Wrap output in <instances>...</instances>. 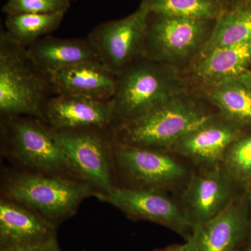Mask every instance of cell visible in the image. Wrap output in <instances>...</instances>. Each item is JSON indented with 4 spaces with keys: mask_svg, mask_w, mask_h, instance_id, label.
I'll use <instances>...</instances> for the list:
<instances>
[{
    "mask_svg": "<svg viewBox=\"0 0 251 251\" xmlns=\"http://www.w3.org/2000/svg\"><path fill=\"white\" fill-rule=\"evenodd\" d=\"M141 4L151 12L197 19L216 20L224 11L219 0H142Z\"/></svg>",
    "mask_w": 251,
    "mask_h": 251,
    "instance_id": "cell-22",
    "label": "cell"
},
{
    "mask_svg": "<svg viewBox=\"0 0 251 251\" xmlns=\"http://www.w3.org/2000/svg\"><path fill=\"white\" fill-rule=\"evenodd\" d=\"M251 71V41H249L201 56L186 74L192 85L201 88Z\"/></svg>",
    "mask_w": 251,
    "mask_h": 251,
    "instance_id": "cell-16",
    "label": "cell"
},
{
    "mask_svg": "<svg viewBox=\"0 0 251 251\" xmlns=\"http://www.w3.org/2000/svg\"><path fill=\"white\" fill-rule=\"evenodd\" d=\"M216 21L150 11L141 56L186 73L201 55Z\"/></svg>",
    "mask_w": 251,
    "mask_h": 251,
    "instance_id": "cell-6",
    "label": "cell"
},
{
    "mask_svg": "<svg viewBox=\"0 0 251 251\" xmlns=\"http://www.w3.org/2000/svg\"><path fill=\"white\" fill-rule=\"evenodd\" d=\"M116 75L102 63L87 62L50 74L55 94L111 100Z\"/></svg>",
    "mask_w": 251,
    "mask_h": 251,
    "instance_id": "cell-17",
    "label": "cell"
},
{
    "mask_svg": "<svg viewBox=\"0 0 251 251\" xmlns=\"http://www.w3.org/2000/svg\"><path fill=\"white\" fill-rule=\"evenodd\" d=\"M53 131L74 173L93 188L97 199L117 186L115 140L110 128L85 127Z\"/></svg>",
    "mask_w": 251,
    "mask_h": 251,
    "instance_id": "cell-8",
    "label": "cell"
},
{
    "mask_svg": "<svg viewBox=\"0 0 251 251\" xmlns=\"http://www.w3.org/2000/svg\"><path fill=\"white\" fill-rule=\"evenodd\" d=\"M117 185L135 188L181 193L195 168L191 163L168 150L140 148L115 142Z\"/></svg>",
    "mask_w": 251,
    "mask_h": 251,
    "instance_id": "cell-7",
    "label": "cell"
},
{
    "mask_svg": "<svg viewBox=\"0 0 251 251\" xmlns=\"http://www.w3.org/2000/svg\"><path fill=\"white\" fill-rule=\"evenodd\" d=\"M247 0H219L220 2L221 3L222 6H224V11L226 10L232 9L237 5L244 2Z\"/></svg>",
    "mask_w": 251,
    "mask_h": 251,
    "instance_id": "cell-26",
    "label": "cell"
},
{
    "mask_svg": "<svg viewBox=\"0 0 251 251\" xmlns=\"http://www.w3.org/2000/svg\"><path fill=\"white\" fill-rule=\"evenodd\" d=\"M149 12L140 4L131 14L100 23L87 36L100 62L116 76L141 56Z\"/></svg>",
    "mask_w": 251,
    "mask_h": 251,
    "instance_id": "cell-11",
    "label": "cell"
},
{
    "mask_svg": "<svg viewBox=\"0 0 251 251\" xmlns=\"http://www.w3.org/2000/svg\"><path fill=\"white\" fill-rule=\"evenodd\" d=\"M247 192L220 164L195 168L178 199L193 229L215 217Z\"/></svg>",
    "mask_w": 251,
    "mask_h": 251,
    "instance_id": "cell-10",
    "label": "cell"
},
{
    "mask_svg": "<svg viewBox=\"0 0 251 251\" xmlns=\"http://www.w3.org/2000/svg\"><path fill=\"white\" fill-rule=\"evenodd\" d=\"M240 251H251V237Z\"/></svg>",
    "mask_w": 251,
    "mask_h": 251,
    "instance_id": "cell-28",
    "label": "cell"
},
{
    "mask_svg": "<svg viewBox=\"0 0 251 251\" xmlns=\"http://www.w3.org/2000/svg\"><path fill=\"white\" fill-rule=\"evenodd\" d=\"M152 251H188L184 247V244H173L162 249H155Z\"/></svg>",
    "mask_w": 251,
    "mask_h": 251,
    "instance_id": "cell-27",
    "label": "cell"
},
{
    "mask_svg": "<svg viewBox=\"0 0 251 251\" xmlns=\"http://www.w3.org/2000/svg\"><path fill=\"white\" fill-rule=\"evenodd\" d=\"M72 1H76V0H72Z\"/></svg>",
    "mask_w": 251,
    "mask_h": 251,
    "instance_id": "cell-30",
    "label": "cell"
},
{
    "mask_svg": "<svg viewBox=\"0 0 251 251\" xmlns=\"http://www.w3.org/2000/svg\"><path fill=\"white\" fill-rule=\"evenodd\" d=\"M1 197L29 206L58 228L76 214L81 204L97 197L93 188L67 175L46 174L4 168Z\"/></svg>",
    "mask_w": 251,
    "mask_h": 251,
    "instance_id": "cell-2",
    "label": "cell"
},
{
    "mask_svg": "<svg viewBox=\"0 0 251 251\" xmlns=\"http://www.w3.org/2000/svg\"><path fill=\"white\" fill-rule=\"evenodd\" d=\"M99 201L108 203L133 221H145L171 229L185 241L192 232L179 199L158 190L117 185Z\"/></svg>",
    "mask_w": 251,
    "mask_h": 251,
    "instance_id": "cell-9",
    "label": "cell"
},
{
    "mask_svg": "<svg viewBox=\"0 0 251 251\" xmlns=\"http://www.w3.org/2000/svg\"><path fill=\"white\" fill-rule=\"evenodd\" d=\"M251 237L247 191L215 217L195 226L184 244L188 251H240Z\"/></svg>",
    "mask_w": 251,
    "mask_h": 251,
    "instance_id": "cell-12",
    "label": "cell"
},
{
    "mask_svg": "<svg viewBox=\"0 0 251 251\" xmlns=\"http://www.w3.org/2000/svg\"><path fill=\"white\" fill-rule=\"evenodd\" d=\"M66 14H17L6 16L4 31L18 45L27 48L49 36L60 25Z\"/></svg>",
    "mask_w": 251,
    "mask_h": 251,
    "instance_id": "cell-21",
    "label": "cell"
},
{
    "mask_svg": "<svg viewBox=\"0 0 251 251\" xmlns=\"http://www.w3.org/2000/svg\"><path fill=\"white\" fill-rule=\"evenodd\" d=\"M1 156L21 171L77 177L53 130L36 117L0 118Z\"/></svg>",
    "mask_w": 251,
    "mask_h": 251,
    "instance_id": "cell-5",
    "label": "cell"
},
{
    "mask_svg": "<svg viewBox=\"0 0 251 251\" xmlns=\"http://www.w3.org/2000/svg\"><path fill=\"white\" fill-rule=\"evenodd\" d=\"M249 41H251V0L226 10L216 19L200 57L219 48Z\"/></svg>",
    "mask_w": 251,
    "mask_h": 251,
    "instance_id": "cell-20",
    "label": "cell"
},
{
    "mask_svg": "<svg viewBox=\"0 0 251 251\" xmlns=\"http://www.w3.org/2000/svg\"><path fill=\"white\" fill-rule=\"evenodd\" d=\"M248 195H249V203H250L251 212V186L248 191Z\"/></svg>",
    "mask_w": 251,
    "mask_h": 251,
    "instance_id": "cell-29",
    "label": "cell"
},
{
    "mask_svg": "<svg viewBox=\"0 0 251 251\" xmlns=\"http://www.w3.org/2000/svg\"><path fill=\"white\" fill-rule=\"evenodd\" d=\"M27 50L33 61L49 75L84 63L100 62L87 37L64 39L46 36L28 46Z\"/></svg>",
    "mask_w": 251,
    "mask_h": 251,
    "instance_id": "cell-18",
    "label": "cell"
},
{
    "mask_svg": "<svg viewBox=\"0 0 251 251\" xmlns=\"http://www.w3.org/2000/svg\"><path fill=\"white\" fill-rule=\"evenodd\" d=\"M198 89L221 116L251 131V71Z\"/></svg>",
    "mask_w": 251,
    "mask_h": 251,
    "instance_id": "cell-19",
    "label": "cell"
},
{
    "mask_svg": "<svg viewBox=\"0 0 251 251\" xmlns=\"http://www.w3.org/2000/svg\"><path fill=\"white\" fill-rule=\"evenodd\" d=\"M57 229L29 206L0 198V251L33 247L57 239Z\"/></svg>",
    "mask_w": 251,
    "mask_h": 251,
    "instance_id": "cell-14",
    "label": "cell"
},
{
    "mask_svg": "<svg viewBox=\"0 0 251 251\" xmlns=\"http://www.w3.org/2000/svg\"><path fill=\"white\" fill-rule=\"evenodd\" d=\"M247 131L216 113L188 130L168 151L194 168H210L221 164L230 145Z\"/></svg>",
    "mask_w": 251,
    "mask_h": 251,
    "instance_id": "cell-13",
    "label": "cell"
},
{
    "mask_svg": "<svg viewBox=\"0 0 251 251\" xmlns=\"http://www.w3.org/2000/svg\"><path fill=\"white\" fill-rule=\"evenodd\" d=\"M72 0H7L1 11L7 15L17 14H66Z\"/></svg>",
    "mask_w": 251,
    "mask_h": 251,
    "instance_id": "cell-24",
    "label": "cell"
},
{
    "mask_svg": "<svg viewBox=\"0 0 251 251\" xmlns=\"http://www.w3.org/2000/svg\"><path fill=\"white\" fill-rule=\"evenodd\" d=\"M191 87L184 72L140 56L117 75L110 128L141 117Z\"/></svg>",
    "mask_w": 251,
    "mask_h": 251,
    "instance_id": "cell-3",
    "label": "cell"
},
{
    "mask_svg": "<svg viewBox=\"0 0 251 251\" xmlns=\"http://www.w3.org/2000/svg\"><path fill=\"white\" fill-rule=\"evenodd\" d=\"M55 95L50 75L27 49L0 32V118L27 116L43 121L44 109Z\"/></svg>",
    "mask_w": 251,
    "mask_h": 251,
    "instance_id": "cell-4",
    "label": "cell"
},
{
    "mask_svg": "<svg viewBox=\"0 0 251 251\" xmlns=\"http://www.w3.org/2000/svg\"><path fill=\"white\" fill-rule=\"evenodd\" d=\"M234 181L246 191L251 186V131L230 145L221 163Z\"/></svg>",
    "mask_w": 251,
    "mask_h": 251,
    "instance_id": "cell-23",
    "label": "cell"
},
{
    "mask_svg": "<svg viewBox=\"0 0 251 251\" xmlns=\"http://www.w3.org/2000/svg\"><path fill=\"white\" fill-rule=\"evenodd\" d=\"M216 113L202 92L193 86L141 117L110 129L115 143L169 150L188 130Z\"/></svg>",
    "mask_w": 251,
    "mask_h": 251,
    "instance_id": "cell-1",
    "label": "cell"
},
{
    "mask_svg": "<svg viewBox=\"0 0 251 251\" xmlns=\"http://www.w3.org/2000/svg\"><path fill=\"white\" fill-rule=\"evenodd\" d=\"M7 251H64L59 246L58 239H55L50 242L43 243L33 247L22 248Z\"/></svg>",
    "mask_w": 251,
    "mask_h": 251,
    "instance_id": "cell-25",
    "label": "cell"
},
{
    "mask_svg": "<svg viewBox=\"0 0 251 251\" xmlns=\"http://www.w3.org/2000/svg\"><path fill=\"white\" fill-rule=\"evenodd\" d=\"M43 121L53 130L110 128L112 101L55 94L46 104Z\"/></svg>",
    "mask_w": 251,
    "mask_h": 251,
    "instance_id": "cell-15",
    "label": "cell"
}]
</instances>
